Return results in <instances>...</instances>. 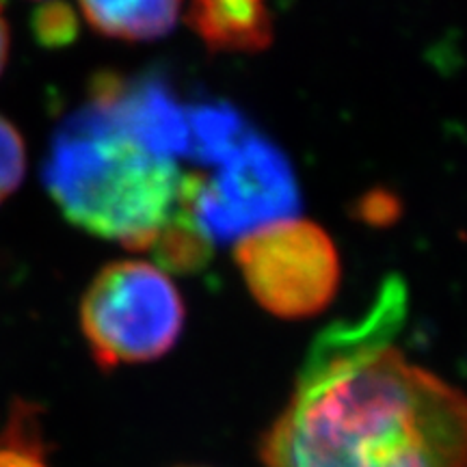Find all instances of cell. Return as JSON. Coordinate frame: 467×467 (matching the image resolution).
Masks as SVG:
<instances>
[{
    "label": "cell",
    "mask_w": 467,
    "mask_h": 467,
    "mask_svg": "<svg viewBox=\"0 0 467 467\" xmlns=\"http://www.w3.org/2000/svg\"><path fill=\"white\" fill-rule=\"evenodd\" d=\"M93 31L124 42L165 37L180 17L182 0H78Z\"/></svg>",
    "instance_id": "obj_7"
},
{
    "label": "cell",
    "mask_w": 467,
    "mask_h": 467,
    "mask_svg": "<svg viewBox=\"0 0 467 467\" xmlns=\"http://www.w3.org/2000/svg\"><path fill=\"white\" fill-rule=\"evenodd\" d=\"M78 320L93 361L109 372L165 358L182 336L186 307L161 266L121 260L87 285Z\"/></svg>",
    "instance_id": "obj_3"
},
{
    "label": "cell",
    "mask_w": 467,
    "mask_h": 467,
    "mask_svg": "<svg viewBox=\"0 0 467 467\" xmlns=\"http://www.w3.org/2000/svg\"><path fill=\"white\" fill-rule=\"evenodd\" d=\"M292 203L295 189L282 159L265 145H251L234 156L217 184H200L195 210L202 230L208 223L206 234L210 230L227 234L244 225L251 232L288 219Z\"/></svg>",
    "instance_id": "obj_5"
},
{
    "label": "cell",
    "mask_w": 467,
    "mask_h": 467,
    "mask_svg": "<svg viewBox=\"0 0 467 467\" xmlns=\"http://www.w3.org/2000/svg\"><path fill=\"white\" fill-rule=\"evenodd\" d=\"M35 31H37V37L46 46L67 44L69 37L74 35L72 11L63 7V5H48L37 14Z\"/></svg>",
    "instance_id": "obj_10"
},
{
    "label": "cell",
    "mask_w": 467,
    "mask_h": 467,
    "mask_svg": "<svg viewBox=\"0 0 467 467\" xmlns=\"http://www.w3.org/2000/svg\"><path fill=\"white\" fill-rule=\"evenodd\" d=\"M234 260L258 306L284 320L325 312L340 285L336 244L312 221L288 217L243 234Z\"/></svg>",
    "instance_id": "obj_4"
},
{
    "label": "cell",
    "mask_w": 467,
    "mask_h": 467,
    "mask_svg": "<svg viewBox=\"0 0 467 467\" xmlns=\"http://www.w3.org/2000/svg\"><path fill=\"white\" fill-rule=\"evenodd\" d=\"M26 175V145L17 128L0 115V203L20 189Z\"/></svg>",
    "instance_id": "obj_9"
},
{
    "label": "cell",
    "mask_w": 467,
    "mask_h": 467,
    "mask_svg": "<svg viewBox=\"0 0 467 467\" xmlns=\"http://www.w3.org/2000/svg\"><path fill=\"white\" fill-rule=\"evenodd\" d=\"M44 182L69 223L128 249L156 251L173 232L200 225L202 180L180 178L171 156L98 96L58 128Z\"/></svg>",
    "instance_id": "obj_2"
},
{
    "label": "cell",
    "mask_w": 467,
    "mask_h": 467,
    "mask_svg": "<svg viewBox=\"0 0 467 467\" xmlns=\"http://www.w3.org/2000/svg\"><path fill=\"white\" fill-rule=\"evenodd\" d=\"M407 309L388 277L359 318L314 337L262 433V467H467V392L396 347Z\"/></svg>",
    "instance_id": "obj_1"
},
{
    "label": "cell",
    "mask_w": 467,
    "mask_h": 467,
    "mask_svg": "<svg viewBox=\"0 0 467 467\" xmlns=\"http://www.w3.org/2000/svg\"><path fill=\"white\" fill-rule=\"evenodd\" d=\"M0 467H50L37 409L17 400L0 431Z\"/></svg>",
    "instance_id": "obj_8"
},
{
    "label": "cell",
    "mask_w": 467,
    "mask_h": 467,
    "mask_svg": "<svg viewBox=\"0 0 467 467\" xmlns=\"http://www.w3.org/2000/svg\"><path fill=\"white\" fill-rule=\"evenodd\" d=\"M9 44H11L9 25H7V17H5V14H3V5H0V74H3L5 66H7Z\"/></svg>",
    "instance_id": "obj_11"
},
{
    "label": "cell",
    "mask_w": 467,
    "mask_h": 467,
    "mask_svg": "<svg viewBox=\"0 0 467 467\" xmlns=\"http://www.w3.org/2000/svg\"><path fill=\"white\" fill-rule=\"evenodd\" d=\"M189 25L214 52H255L271 42L265 0H191Z\"/></svg>",
    "instance_id": "obj_6"
}]
</instances>
